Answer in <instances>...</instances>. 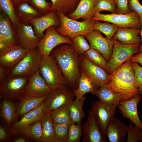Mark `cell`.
I'll list each match as a JSON object with an SVG mask.
<instances>
[{"label": "cell", "mask_w": 142, "mask_h": 142, "mask_svg": "<svg viewBox=\"0 0 142 142\" xmlns=\"http://www.w3.org/2000/svg\"><path fill=\"white\" fill-rule=\"evenodd\" d=\"M44 101L39 106L24 114L19 121L15 123L11 129L15 133H21L30 125L42 119L45 113L43 110Z\"/></svg>", "instance_id": "22"}, {"label": "cell", "mask_w": 142, "mask_h": 142, "mask_svg": "<svg viewBox=\"0 0 142 142\" xmlns=\"http://www.w3.org/2000/svg\"><path fill=\"white\" fill-rule=\"evenodd\" d=\"M68 44L57 46L50 54L56 60L68 86L74 90L78 88L81 75L79 55Z\"/></svg>", "instance_id": "1"}, {"label": "cell", "mask_w": 142, "mask_h": 142, "mask_svg": "<svg viewBox=\"0 0 142 142\" xmlns=\"http://www.w3.org/2000/svg\"><path fill=\"white\" fill-rule=\"evenodd\" d=\"M51 116L54 123L69 125L73 123L68 105L58 108L52 111Z\"/></svg>", "instance_id": "33"}, {"label": "cell", "mask_w": 142, "mask_h": 142, "mask_svg": "<svg viewBox=\"0 0 142 142\" xmlns=\"http://www.w3.org/2000/svg\"><path fill=\"white\" fill-rule=\"evenodd\" d=\"M9 20L3 14H0V50L18 44L15 29L13 28Z\"/></svg>", "instance_id": "19"}, {"label": "cell", "mask_w": 142, "mask_h": 142, "mask_svg": "<svg viewBox=\"0 0 142 142\" xmlns=\"http://www.w3.org/2000/svg\"><path fill=\"white\" fill-rule=\"evenodd\" d=\"M139 0H129L128 6L131 11L136 12L140 17H142V5L139 2Z\"/></svg>", "instance_id": "46"}, {"label": "cell", "mask_w": 142, "mask_h": 142, "mask_svg": "<svg viewBox=\"0 0 142 142\" xmlns=\"http://www.w3.org/2000/svg\"><path fill=\"white\" fill-rule=\"evenodd\" d=\"M117 106L99 100L93 102L91 108L90 110L95 117L102 134L106 141L107 128L111 119L116 112Z\"/></svg>", "instance_id": "9"}, {"label": "cell", "mask_w": 142, "mask_h": 142, "mask_svg": "<svg viewBox=\"0 0 142 142\" xmlns=\"http://www.w3.org/2000/svg\"><path fill=\"white\" fill-rule=\"evenodd\" d=\"M52 3L49 11L61 12L65 14L72 12L76 7L79 0H50Z\"/></svg>", "instance_id": "32"}, {"label": "cell", "mask_w": 142, "mask_h": 142, "mask_svg": "<svg viewBox=\"0 0 142 142\" xmlns=\"http://www.w3.org/2000/svg\"><path fill=\"white\" fill-rule=\"evenodd\" d=\"M108 86L113 91L121 94L124 100L130 99L139 95L135 84V76L130 59L109 75Z\"/></svg>", "instance_id": "2"}, {"label": "cell", "mask_w": 142, "mask_h": 142, "mask_svg": "<svg viewBox=\"0 0 142 142\" xmlns=\"http://www.w3.org/2000/svg\"><path fill=\"white\" fill-rule=\"evenodd\" d=\"M117 9L118 14H127L131 11L129 9V0H114Z\"/></svg>", "instance_id": "45"}, {"label": "cell", "mask_w": 142, "mask_h": 142, "mask_svg": "<svg viewBox=\"0 0 142 142\" xmlns=\"http://www.w3.org/2000/svg\"><path fill=\"white\" fill-rule=\"evenodd\" d=\"M84 36L90 48L99 52L108 62L112 53L113 43L112 39L104 37L100 32L94 30Z\"/></svg>", "instance_id": "13"}, {"label": "cell", "mask_w": 142, "mask_h": 142, "mask_svg": "<svg viewBox=\"0 0 142 142\" xmlns=\"http://www.w3.org/2000/svg\"><path fill=\"white\" fill-rule=\"evenodd\" d=\"M33 7L42 15L48 11L51 6L45 0H30Z\"/></svg>", "instance_id": "44"}, {"label": "cell", "mask_w": 142, "mask_h": 142, "mask_svg": "<svg viewBox=\"0 0 142 142\" xmlns=\"http://www.w3.org/2000/svg\"><path fill=\"white\" fill-rule=\"evenodd\" d=\"M69 125L53 123L54 135L58 142H67Z\"/></svg>", "instance_id": "41"}, {"label": "cell", "mask_w": 142, "mask_h": 142, "mask_svg": "<svg viewBox=\"0 0 142 142\" xmlns=\"http://www.w3.org/2000/svg\"><path fill=\"white\" fill-rule=\"evenodd\" d=\"M126 142L142 141V131L138 127L130 123L128 126Z\"/></svg>", "instance_id": "42"}, {"label": "cell", "mask_w": 142, "mask_h": 142, "mask_svg": "<svg viewBox=\"0 0 142 142\" xmlns=\"http://www.w3.org/2000/svg\"><path fill=\"white\" fill-rule=\"evenodd\" d=\"M83 134L82 123L69 125L67 142H79Z\"/></svg>", "instance_id": "39"}, {"label": "cell", "mask_w": 142, "mask_h": 142, "mask_svg": "<svg viewBox=\"0 0 142 142\" xmlns=\"http://www.w3.org/2000/svg\"><path fill=\"white\" fill-rule=\"evenodd\" d=\"M48 95L34 97L22 93L17 98L19 101L16 110L17 116L24 115L39 106L43 103Z\"/></svg>", "instance_id": "23"}, {"label": "cell", "mask_w": 142, "mask_h": 142, "mask_svg": "<svg viewBox=\"0 0 142 142\" xmlns=\"http://www.w3.org/2000/svg\"><path fill=\"white\" fill-rule=\"evenodd\" d=\"M102 11H109L112 13H118L114 0H96L94 8V14Z\"/></svg>", "instance_id": "37"}, {"label": "cell", "mask_w": 142, "mask_h": 142, "mask_svg": "<svg viewBox=\"0 0 142 142\" xmlns=\"http://www.w3.org/2000/svg\"><path fill=\"white\" fill-rule=\"evenodd\" d=\"M46 30L44 36L40 40L37 47L43 56L50 55L52 50L60 44L65 43L72 44V39L61 35L54 26L49 27Z\"/></svg>", "instance_id": "12"}, {"label": "cell", "mask_w": 142, "mask_h": 142, "mask_svg": "<svg viewBox=\"0 0 142 142\" xmlns=\"http://www.w3.org/2000/svg\"><path fill=\"white\" fill-rule=\"evenodd\" d=\"M140 18L141 20V30H140V33L141 36V45L139 50V53L142 52V17H140Z\"/></svg>", "instance_id": "51"}, {"label": "cell", "mask_w": 142, "mask_h": 142, "mask_svg": "<svg viewBox=\"0 0 142 142\" xmlns=\"http://www.w3.org/2000/svg\"><path fill=\"white\" fill-rule=\"evenodd\" d=\"M82 142H105L95 117L90 110L87 120L82 125Z\"/></svg>", "instance_id": "18"}, {"label": "cell", "mask_w": 142, "mask_h": 142, "mask_svg": "<svg viewBox=\"0 0 142 142\" xmlns=\"http://www.w3.org/2000/svg\"><path fill=\"white\" fill-rule=\"evenodd\" d=\"M128 126L120 120L113 116L108 125L106 136L109 142H124Z\"/></svg>", "instance_id": "21"}, {"label": "cell", "mask_w": 142, "mask_h": 142, "mask_svg": "<svg viewBox=\"0 0 142 142\" xmlns=\"http://www.w3.org/2000/svg\"><path fill=\"white\" fill-rule=\"evenodd\" d=\"M111 39L113 43L112 53L105 69L109 75L130 59L134 54L139 53V50L141 44V43H139L132 44H124L117 40Z\"/></svg>", "instance_id": "5"}, {"label": "cell", "mask_w": 142, "mask_h": 142, "mask_svg": "<svg viewBox=\"0 0 142 142\" xmlns=\"http://www.w3.org/2000/svg\"><path fill=\"white\" fill-rule=\"evenodd\" d=\"M27 140L25 139L22 138H20L16 139L14 141L15 142H26Z\"/></svg>", "instance_id": "52"}, {"label": "cell", "mask_w": 142, "mask_h": 142, "mask_svg": "<svg viewBox=\"0 0 142 142\" xmlns=\"http://www.w3.org/2000/svg\"><path fill=\"white\" fill-rule=\"evenodd\" d=\"M96 0H80L75 9L69 14V18L75 20L91 19L95 14L94 8Z\"/></svg>", "instance_id": "25"}, {"label": "cell", "mask_w": 142, "mask_h": 142, "mask_svg": "<svg viewBox=\"0 0 142 142\" xmlns=\"http://www.w3.org/2000/svg\"><path fill=\"white\" fill-rule=\"evenodd\" d=\"M105 22H101L95 21L94 30L103 33L106 38L111 39L116 32L118 27L113 23Z\"/></svg>", "instance_id": "35"}, {"label": "cell", "mask_w": 142, "mask_h": 142, "mask_svg": "<svg viewBox=\"0 0 142 142\" xmlns=\"http://www.w3.org/2000/svg\"><path fill=\"white\" fill-rule=\"evenodd\" d=\"M72 40L71 45L79 55H84L86 52L91 48L83 36H77L72 39Z\"/></svg>", "instance_id": "40"}, {"label": "cell", "mask_w": 142, "mask_h": 142, "mask_svg": "<svg viewBox=\"0 0 142 142\" xmlns=\"http://www.w3.org/2000/svg\"><path fill=\"white\" fill-rule=\"evenodd\" d=\"M29 77L10 75L0 80V97L7 99L17 98L24 93Z\"/></svg>", "instance_id": "11"}, {"label": "cell", "mask_w": 142, "mask_h": 142, "mask_svg": "<svg viewBox=\"0 0 142 142\" xmlns=\"http://www.w3.org/2000/svg\"><path fill=\"white\" fill-rule=\"evenodd\" d=\"M43 55L37 48L28 50L24 57L10 70V75L30 77L39 69Z\"/></svg>", "instance_id": "6"}, {"label": "cell", "mask_w": 142, "mask_h": 142, "mask_svg": "<svg viewBox=\"0 0 142 142\" xmlns=\"http://www.w3.org/2000/svg\"><path fill=\"white\" fill-rule=\"evenodd\" d=\"M141 98L140 95H138L129 99L121 100L117 107L124 117L132 121L142 131V122L137 112L138 105Z\"/></svg>", "instance_id": "16"}, {"label": "cell", "mask_w": 142, "mask_h": 142, "mask_svg": "<svg viewBox=\"0 0 142 142\" xmlns=\"http://www.w3.org/2000/svg\"><path fill=\"white\" fill-rule=\"evenodd\" d=\"M79 59L81 74L87 76L97 88L108 83L109 75L105 69L93 63L84 55H79Z\"/></svg>", "instance_id": "10"}, {"label": "cell", "mask_w": 142, "mask_h": 142, "mask_svg": "<svg viewBox=\"0 0 142 142\" xmlns=\"http://www.w3.org/2000/svg\"><path fill=\"white\" fill-rule=\"evenodd\" d=\"M28 50L18 44L0 50V65L11 69L24 57Z\"/></svg>", "instance_id": "14"}, {"label": "cell", "mask_w": 142, "mask_h": 142, "mask_svg": "<svg viewBox=\"0 0 142 142\" xmlns=\"http://www.w3.org/2000/svg\"><path fill=\"white\" fill-rule=\"evenodd\" d=\"M15 7L16 13L19 22L25 24H30L34 19L43 15L28 3L22 4Z\"/></svg>", "instance_id": "26"}, {"label": "cell", "mask_w": 142, "mask_h": 142, "mask_svg": "<svg viewBox=\"0 0 142 142\" xmlns=\"http://www.w3.org/2000/svg\"><path fill=\"white\" fill-rule=\"evenodd\" d=\"M97 89L92 81L86 75L81 73L77 88L73 90L75 99H80L86 94H92Z\"/></svg>", "instance_id": "29"}, {"label": "cell", "mask_w": 142, "mask_h": 142, "mask_svg": "<svg viewBox=\"0 0 142 142\" xmlns=\"http://www.w3.org/2000/svg\"><path fill=\"white\" fill-rule=\"evenodd\" d=\"M52 90L38 70L29 77L23 94L30 96L40 97L48 95Z\"/></svg>", "instance_id": "15"}, {"label": "cell", "mask_w": 142, "mask_h": 142, "mask_svg": "<svg viewBox=\"0 0 142 142\" xmlns=\"http://www.w3.org/2000/svg\"><path fill=\"white\" fill-rule=\"evenodd\" d=\"M0 108L2 116L7 124L11 125L17 116L15 105L4 99L1 103Z\"/></svg>", "instance_id": "31"}, {"label": "cell", "mask_w": 142, "mask_h": 142, "mask_svg": "<svg viewBox=\"0 0 142 142\" xmlns=\"http://www.w3.org/2000/svg\"><path fill=\"white\" fill-rule=\"evenodd\" d=\"M130 60L131 63H137L142 67V52L132 56Z\"/></svg>", "instance_id": "48"}, {"label": "cell", "mask_w": 142, "mask_h": 142, "mask_svg": "<svg viewBox=\"0 0 142 142\" xmlns=\"http://www.w3.org/2000/svg\"><path fill=\"white\" fill-rule=\"evenodd\" d=\"M131 64L134 73L135 85L141 95L142 94V67L137 63H131Z\"/></svg>", "instance_id": "43"}, {"label": "cell", "mask_w": 142, "mask_h": 142, "mask_svg": "<svg viewBox=\"0 0 142 142\" xmlns=\"http://www.w3.org/2000/svg\"><path fill=\"white\" fill-rule=\"evenodd\" d=\"M39 71L52 90L68 86L56 60L51 54L43 56Z\"/></svg>", "instance_id": "4"}, {"label": "cell", "mask_w": 142, "mask_h": 142, "mask_svg": "<svg viewBox=\"0 0 142 142\" xmlns=\"http://www.w3.org/2000/svg\"><path fill=\"white\" fill-rule=\"evenodd\" d=\"M42 16L36 18L30 24L32 26L36 36L40 40L44 36V32L49 27L59 24L57 13L51 11Z\"/></svg>", "instance_id": "20"}, {"label": "cell", "mask_w": 142, "mask_h": 142, "mask_svg": "<svg viewBox=\"0 0 142 142\" xmlns=\"http://www.w3.org/2000/svg\"><path fill=\"white\" fill-rule=\"evenodd\" d=\"M86 99L84 96L80 99L74 100L68 105L71 118L73 123L78 124L82 123V120L85 116L83 106Z\"/></svg>", "instance_id": "30"}, {"label": "cell", "mask_w": 142, "mask_h": 142, "mask_svg": "<svg viewBox=\"0 0 142 142\" xmlns=\"http://www.w3.org/2000/svg\"><path fill=\"white\" fill-rule=\"evenodd\" d=\"M21 133L35 141H39L42 134L41 120L29 125Z\"/></svg>", "instance_id": "36"}, {"label": "cell", "mask_w": 142, "mask_h": 142, "mask_svg": "<svg viewBox=\"0 0 142 142\" xmlns=\"http://www.w3.org/2000/svg\"><path fill=\"white\" fill-rule=\"evenodd\" d=\"M14 6L16 7L19 5L24 3H28L30 0H11Z\"/></svg>", "instance_id": "50"}, {"label": "cell", "mask_w": 142, "mask_h": 142, "mask_svg": "<svg viewBox=\"0 0 142 142\" xmlns=\"http://www.w3.org/2000/svg\"><path fill=\"white\" fill-rule=\"evenodd\" d=\"M10 69L0 65V80L10 75Z\"/></svg>", "instance_id": "47"}, {"label": "cell", "mask_w": 142, "mask_h": 142, "mask_svg": "<svg viewBox=\"0 0 142 142\" xmlns=\"http://www.w3.org/2000/svg\"><path fill=\"white\" fill-rule=\"evenodd\" d=\"M60 23V27L56 29L63 36H67L72 39L79 36H85L94 30L95 20L91 19L78 21L67 16L63 13L57 12Z\"/></svg>", "instance_id": "3"}, {"label": "cell", "mask_w": 142, "mask_h": 142, "mask_svg": "<svg viewBox=\"0 0 142 142\" xmlns=\"http://www.w3.org/2000/svg\"><path fill=\"white\" fill-rule=\"evenodd\" d=\"M92 94L96 96L100 101L111 105H118L120 101L124 100L121 94L113 91L106 84L97 89Z\"/></svg>", "instance_id": "27"}, {"label": "cell", "mask_w": 142, "mask_h": 142, "mask_svg": "<svg viewBox=\"0 0 142 142\" xmlns=\"http://www.w3.org/2000/svg\"><path fill=\"white\" fill-rule=\"evenodd\" d=\"M7 134L5 129L1 126L0 127V140L2 141L6 138Z\"/></svg>", "instance_id": "49"}, {"label": "cell", "mask_w": 142, "mask_h": 142, "mask_svg": "<svg viewBox=\"0 0 142 142\" xmlns=\"http://www.w3.org/2000/svg\"><path fill=\"white\" fill-rule=\"evenodd\" d=\"M15 30L18 44L28 50L37 48L40 40L31 25L19 22Z\"/></svg>", "instance_id": "17"}, {"label": "cell", "mask_w": 142, "mask_h": 142, "mask_svg": "<svg viewBox=\"0 0 142 142\" xmlns=\"http://www.w3.org/2000/svg\"></svg>", "instance_id": "53"}, {"label": "cell", "mask_w": 142, "mask_h": 142, "mask_svg": "<svg viewBox=\"0 0 142 142\" xmlns=\"http://www.w3.org/2000/svg\"><path fill=\"white\" fill-rule=\"evenodd\" d=\"M74 96L73 90L68 86L52 90L44 101V112L51 113L61 107L69 105Z\"/></svg>", "instance_id": "8"}, {"label": "cell", "mask_w": 142, "mask_h": 142, "mask_svg": "<svg viewBox=\"0 0 142 142\" xmlns=\"http://www.w3.org/2000/svg\"><path fill=\"white\" fill-rule=\"evenodd\" d=\"M140 29L136 28L118 27L117 31L111 39L115 40L124 44H132L141 43L139 35Z\"/></svg>", "instance_id": "24"}, {"label": "cell", "mask_w": 142, "mask_h": 142, "mask_svg": "<svg viewBox=\"0 0 142 142\" xmlns=\"http://www.w3.org/2000/svg\"><path fill=\"white\" fill-rule=\"evenodd\" d=\"M91 19L109 22L118 27L141 28L140 17L136 12L134 11L127 14H104L98 13L95 14Z\"/></svg>", "instance_id": "7"}, {"label": "cell", "mask_w": 142, "mask_h": 142, "mask_svg": "<svg viewBox=\"0 0 142 142\" xmlns=\"http://www.w3.org/2000/svg\"><path fill=\"white\" fill-rule=\"evenodd\" d=\"M84 55L93 63L105 69L107 62L103 55L97 50L91 48L84 53Z\"/></svg>", "instance_id": "38"}, {"label": "cell", "mask_w": 142, "mask_h": 142, "mask_svg": "<svg viewBox=\"0 0 142 142\" xmlns=\"http://www.w3.org/2000/svg\"><path fill=\"white\" fill-rule=\"evenodd\" d=\"M0 8L8 17L15 30L19 23L15 8L11 0H0Z\"/></svg>", "instance_id": "34"}, {"label": "cell", "mask_w": 142, "mask_h": 142, "mask_svg": "<svg viewBox=\"0 0 142 142\" xmlns=\"http://www.w3.org/2000/svg\"><path fill=\"white\" fill-rule=\"evenodd\" d=\"M41 121L42 134L39 141L42 142H58L54 135L53 122L50 113H45Z\"/></svg>", "instance_id": "28"}]
</instances>
